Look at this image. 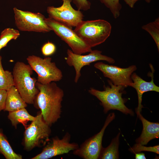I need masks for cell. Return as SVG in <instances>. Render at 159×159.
Returning <instances> with one entry per match:
<instances>
[{
	"label": "cell",
	"instance_id": "obj_9",
	"mask_svg": "<svg viewBox=\"0 0 159 159\" xmlns=\"http://www.w3.org/2000/svg\"><path fill=\"white\" fill-rule=\"evenodd\" d=\"M115 117L114 113H110L100 131L86 140L78 148L73 151V154L84 159H98L102 148V141L105 131Z\"/></svg>",
	"mask_w": 159,
	"mask_h": 159
},
{
	"label": "cell",
	"instance_id": "obj_27",
	"mask_svg": "<svg viewBox=\"0 0 159 159\" xmlns=\"http://www.w3.org/2000/svg\"><path fill=\"white\" fill-rule=\"evenodd\" d=\"M6 94V90H0V112L5 109Z\"/></svg>",
	"mask_w": 159,
	"mask_h": 159
},
{
	"label": "cell",
	"instance_id": "obj_23",
	"mask_svg": "<svg viewBox=\"0 0 159 159\" xmlns=\"http://www.w3.org/2000/svg\"><path fill=\"white\" fill-rule=\"evenodd\" d=\"M109 9L115 19L118 18L120 14L122 6L120 0H98Z\"/></svg>",
	"mask_w": 159,
	"mask_h": 159
},
{
	"label": "cell",
	"instance_id": "obj_26",
	"mask_svg": "<svg viewBox=\"0 0 159 159\" xmlns=\"http://www.w3.org/2000/svg\"><path fill=\"white\" fill-rule=\"evenodd\" d=\"M78 10L87 11L90 8L91 3L87 0H72Z\"/></svg>",
	"mask_w": 159,
	"mask_h": 159
},
{
	"label": "cell",
	"instance_id": "obj_7",
	"mask_svg": "<svg viewBox=\"0 0 159 159\" xmlns=\"http://www.w3.org/2000/svg\"><path fill=\"white\" fill-rule=\"evenodd\" d=\"M50 126L44 120L41 113L35 117L24 132L25 148L31 150L48 140L51 132Z\"/></svg>",
	"mask_w": 159,
	"mask_h": 159
},
{
	"label": "cell",
	"instance_id": "obj_30",
	"mask_svg": "<svg viewBox=\"0 0 159 159\" xmlns=\"http://www.w3.org/2000/svg\"><path fill=\"white\" fill-rule=\"evenodd\" d=\"M136 0L137 1L138 0ZM144 0L146 2H147L148 3H150L151 1V0Z\"/></svg>",
	"mask_w": 159,
	"mask_h": 159
},
{
	"label": "cell",
	"instance_id": "obj_6",
	"mask_svg": "<svg viewBox=\"0 0 159 159\" xmlns=\"http://www.w3.org/2000/svg\"><path fill=\"white\" fill-rule=\"evenodd\" d=\"M47 25L63 41L66 42L76 54L90 52L92 48L88 46L71 28L49 17L45 18Z\"/></svg>",
	"mask_w": 159,
	"mask_h": 159
},
{
	"label": "cell",
	"instance_id": "obj_15",
	"mask_svg": "<svg viewBox=\"0 0 159 159\" xmlns=\"http://www.w3.org/2000/svg\"><path fill=\"white\" fill-rule=\"evenodd\" d=\"M137 116L141 121L143 129L140 136L136 140L137 143L146 145L151 140L159 137V123L153 122L145 118L141 113Z\"/></svg>",
	"mask_w": 159,
	"mask_h": 159
},
{
	"label": "cell",
	"instance_id": "obj_17",
	"mask_svg": "<svg viewBox=\"0 0 159 159\" xmlns=\"http://www.w3.org/2000/svg\"><path fill=\"white\" fill-rule=\"evenodd\" d=\"M119 132L117 136L113 139L110 144L106 148L103 147L102 149L98 159H117L119 158L118 147L119 144Z\"/></svg>",
	"mask_w": 159,
	"mask_h": 159
},
{
	"label": "cell",
	"instance_id": "obj_2",
	"mask_svg": "<svg viewBox=\"0 0 159 159\" xmlns=\"http://www.w3.org/2000/svg\"><path fill=\"white\" fill-rule=\"evenodd\" d=\"M112 26L107 21L101 19L82 20L74 30L77 36L92 48L104 42L110 35Z\"/></svg>",
	"mask_w": 159,
	"mask_h": 159
},
{
	"label": "cell",
	"instance_id": "obj_3",
	"mask_svg": "<svg viewBox=\"0 0 159 159\" xmlns=\"http://www.w3.org/2000/svg\"><path fill=\"white\" fill-rule=\"evenodd\" d=\"M33 71L29 64L17 62L14 64L12 73L14 86L23 100L28 104L34 103L39 92L36 86L37 80L31 76Z\"/></svg>",
	"mask_w": 159,
	"mask_h": 159
},
{
	"label": "cell",
	"instance_id": "obj_1",
	"mask_svg": "<svg viewBox=\"0 0 159 159\" xmlns=\"http://www.w3.org/2000/svg\"><path fill=\"white\" fill-rule=\"evenodd\" d=\"M36 86L39 90L35 100L37 105L44 120L51 126L61 117L64 91L54 82L46 85L37 82Z\"/></svg>",
	"mask_w": 159,
	"mask_h": 159
},
{
	"label": "cell",
	"instance_id": "obj_4",
	"mask_svg": "<svg viewBox=\"0 0 159 159\" xmlns=\"http://www.w3.org/2000/svg\"><path fill=\"white\" fill-rule=\"evenodd\" d=\"M108 82L110 86L105 87L104 90L100 91L91 88L89 90V92L100 101L105 113L110 110H116L126 115H134L133 112L126 106L125 100L122 97L121 91L125 88L114 85L110 80Z\"/></svg>",
	"mask_w": 159,
	"mask_h": 159
},
{
	"label": "cell",
	"instance_id": "obj_12",
	"mask_svg": "<svg viewBox=\"0 0 159 159\" xmlns=\"http://www.w3.org/2000/svg\"><path fill=\"white\" fill-rule=\"evenodd\" d=\"M101 51L92 50L86 55L78 54L74 53L70 49L67 51V57L66 58L67 64L69 66L74 67L76 72L74 79L75 83H77L81 75L80 71L84 66L90 65L92 62L100 60L106 61L109 63L115 62L112 58L102 54Z\"/></svg>",
	"mask_w": 159,
	"mask_h": 159
},
{
	"label": "cell",
	"instance_id": "obj_29",
	"mask_svg": "<svg viewBox=\"0 0 159 159\" xmlns=\"http://www.w3.org/2000/svg\"><path fill=\"white\" fill-rule=\"evenodd\" d=\"M135 159H146L145 154L143 153H135Z\"/></svg>",
	"mask_w": 159,
	"mask_h": 159
},
{
	"label": "cell",
	"instance_id": "obj_11",
	"mask_svg": "<svg viewBox=\"0 0 159 159\" xmlns=\"http://www.w3.org/2000/svg\"><path fill=\"white\" fill-rule=\"evenodd\" d=\"M94 67L101 71L103 76L108 78L114 85L121 86L124 88L130 86L132 82L131 75L137 69L135 65H132L126 68H121L102 62L95 63Z\"/></svg>",
	"mask_w": 159,
	"mask_h": 159
},
{
	"label": "cell",
	"instance_id": "obj_20",
	"mask_svg": "<svg viewBox=\"0 0 159 159\" xmlns=\"http://www.w3.org/2000/svg\"><path fill=\"white\" fill-rule=\"evenodd\" d=\"M1 59L0 56V90L7 91L14 85L13 76L11 72L4 69Z\"/></svg>",
	"mask_w": 159,
	"mask_h": 159
},
{
	"label": "cell",
	"instance_id": "obj_31",
	"mask_svg": "<svg viewBox=\"0 0 159 159\" xmlns=\"http://www.w3.org/2000/svg\"><path fill=\"white\" fill-rule=\"evenodd\" d=\"M2 48V47L1 46V45H0V50Z\"/></svg>",
	"mask_w": 159,
	"mask_h": 159
},
{
	"label": "cell",
	"instance_id": "obj_19",
	"mask_svg": "<svg viewBox=\"0 0 159 159\" xmlns=\"http://www.w3.org/2000/svg\"><path fill=\"white\" fill-rule=\"evenodd\" d=\"M0 153L6 159H22L21 155L15 153L8 141L0 130Z\"/></svg>",
	"mask_w": 159,
	"mask_h": 159
},
{
	"label": "cell",
	"instance_id": "obj_16",
	"mask_svg": "<svg viewBox=\"0 0 159 159\" xmlns=\"http://www.w3.org/2000/svg\"><path fill=\"white\" fill-rule=\"evenodd\" d=\"M6 91L4 111L11 112L27 107V103L14 86Z\"/></svg>",
	"mask_w": 159,
	"mask_h": 159
},
{
	"label": "cell",
	"instance_id": "obj_21",
	"mask_svg": "<svg viewBox=\"0 0 159 159\" xmlns=\"http://www.w3.org/2000/svg\"><path fill=\"white\" fill-rule=\"evenodd\" d=\"M142 28L148 32L151 36L159 51V18L154 21L143 25Z\"/></svg>",
	"mask_w": 159,
	"mask_h": 159
},
{
	"label": "cell",
	"instance_id": "obj_13",
	"mask_svg": "<svg viewBox=\"0 0 159 159\" xmlns=\"http://www.w3.org/2000/svg\"><path fill=\"white\" fill-rule=\"evenodd\" d=\"M70 140L71 135L68 132H66L61 139L55 137L41 153L31 159H48L73 151L79 146L77 143H70Z\"/></svg>",
	"mask_w": 159,
	"mask_h": 159
},
{
	"label": "cell",
	"instance_id": "obj_28",
	"mask_svg": "<svg viewBox=\"0 0 159 159\" xmlns=\"http://www.w3.org/2000/svg\"><path fill=\"white\" fill-rule=\"evenodd\" d=\"M131 8L133 7L137 1L136 0H123Z\"/></svg>",
	"mask_w": 159,
	"mask_h": 159
},
{
	"label": "cell",
	"instance_id": "obj_22",
	"mask_svg": "<svg viewBox=\"0 0 159 159\" xmlns=\"http://www.w3.org/2000/svg\"><path fill=\"white\" fill-rule=\"evenodd\" d=\"M19 31L11 28H7L2 31L0 36V45L3 48L6 47L11 40H16L20 36Z\"/></svg>",
	"mask_w": 159,
	"mask_h": 159
},
{
	"label": "cell",
	"instance_id": "obj_8",
	"mask_svg": "<svg viewBox=\"0 0 159 159\" xmlns=\"http://www.w3.org/2000/svg\"><path fill=\"white\" fill-rule=\"evenodd\" d=\"M15 24L21 31L46 33L52 31L45 21L44 16L40 13L13 9Z\"/></svg>",
	"mask_w": 159,
	"mask_h": 159
},
{
	"label": "cell",
	"instance_id": "obj_24",
	"mask_svg": "<svg viewBox=\"0 0 159 159\" xmlns=\"http://www.w3.org/2000/svg\"><path fill=\"white\" fill-rule=\"evenodd\" d=\"M129 150L134 153H140L142 151H147L159 154V145H158L152 147H146L140 143H136L132 147L129 149Z\"/></svg>",
	"mask_w": 159,
	"mask_h": 159
},
{
	"label": "cell",
	"instance_id": "obj_14",
	"mask_svg": "<svg viewBox=\"0 0 159 159\" xmlns=\"http://www.w3.org/2000/svg\"><path fill=\"white\" fill-rule=\"evenodd\" d=\"M150 66L151 72L148 73V75L151 77V80L150 82L145 81L135 73L133 72L131 76L132 82L130 87L135 89L138 96V105L136 110L137 115L141 113L142 108L143 107L142 104V97L143 94L149 91L159 92V87L156 85L154 82L153 74L155 70L151 64H150Z\"/></svg>",
	"mask_w": 159,
	"mask_h": 159
},
{
	"label": "cell",
	"instance_id": "obj_25",
	"mask_svg": "<svg viewBox=\"0 0 159 159\" xmlns=\"http://www.w3.org/2000/svg\"><path fill=\"white\" fill-rule=\"evenodd\" d=\"M56 49L55 44L48 41L43 45L41 48V51L44 55L48 56L54 54L56 52Z\"/></svg>",
	"mask_w": 159,
	"mask_h": 159
},
{
	"label": "cell",
	"instance_id": "obj_18",
	"mask_svg": "<svg viewBox=\"0 0 159 159\" xmlns=\"http://www.w3.org/2000/svg\"><path fill=\"white\" fill-rule=\"evenodd\" d=\"M8 117L12 125L16 128L19 123H25L29 121H32L35 118V117L29 114L25 108L9 112Z\"/></svg>",
	"mask_w": 159,
	"mask_h": 159
},
{
	"label": "cell",
	"instance_id": "obj_10",
	"mask_svg": "<svg viewBox=\"0 0 159 159\" xmlns=\"http://www.w3.org/2000/svg\"><path fill=\"white\" fill-rule=\"evenodd\" d=\"M60 6L47 7L49 17L71 28L76 26L83 20L84 15L80 10L74 9L72 6V0H62Z\"/></svg>",
	"mask_w": 159,
	"mask_h": 159
},
{
	"label": "cell",
	"instance_id": "obj_5",
	"mask_svg": "<svg viewBox=\"0 0 159 159\" xmlns=\"http://www.w3.org/2000/svg\"><path fill=\"white\" fill-rule=\"evenodd\" d=\"M29 64L38 75L37 82L43 85L61 80L63 77L62 71L57 66L52 58H44L32 55L26 58Z\"/></svg>",
	"mask_w": 159,
	"mask_h": 159
}]
</instances>
